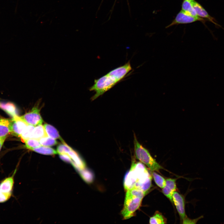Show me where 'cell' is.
Instances as JSON below:
<instances>
[{"label":"cell","mask_w":224,"mask_h":224,"mask_svg":"<svg viewBox=\"0 0 224 224\" xmlns=\"http://www.w3.org/2000/svg\"><path fill=\"white\" fill-rule=\"evenodd\" d=\"M62 142L63 144L58 145L57 148V154L59 155L64 153L68 154L72 150L64 141Z\"/></svg>","instance_id":"d4e9b609"},{"label":"cell","mask_w":224,"mask_h":224,"mask_svg":"<svg viewBox=\"0 0 224 224\" xmlns=\"http://www.w3.org/2000/svg\"><path fill=\"white\" fill-rule=\"evenodd\" d=\"M60 158L63 161L71 164L72 161L68 154L64 153L59 154Z\"/></svg>","instance_id":"4316f807"},{"label":"cell","mask_w":224,"mask_h":224,"mask_svg":"<svg viewBox=\"0 0 224 224\" xmlns=\"http://www.w3.org/2000/svg\"><path fill=\"white\" fill-rule=\"evenodd\" d=\"M182 10L186 13L194 16H198L191 2L184 0L182 4Z\"/></svg>","instance_id":"ac0fdd59"},{"label":"cell","mask_w":224,"mask_h":224,"mask_svg":"<svg viewBox=\"0 0 224 224\" xmlns=\"http://www.w3.org/2000/svg\"><path fill=\"white\" fill-rule=\"evenodd\" d=\"M0 108L12 118L18 115L16 107L12 102H0Z\"/></svg>","instance_id":"5bb4252c"},{"label":"cell","mask_w":224,"mask_h":224,"mask_svg":"<svg viewBox=\"0 0 224 224\" xmlns=\"http://www.w3.org/2000/svg\"><path fill=\"white\" fill-rule=\"evenodd\" d=\"M68 154L72 160L71 164L78 172L86 169L85 162L77 152L72 149Z\"/></svg>","instance_id":"30bf717a"},{"label":"cell","mask_w":224,"mask_h":224,"mask_svg":"<svg viewBox=\"0 0 224 224\" xmlns=\"http://www.w3.org/2000/svg\"><path fill=\"white\" fill-rule=\"evenodd\" d=\"M20 117L28 124L34 126L41 124L43 122L40 110L37 107H34L30 112Z\"/></svg>","instance_id":"8992f818"},{"label":"cell","mask_w":224,"mask_h":224,"mask_svg":"<svg viewBox=\"0 0 224 224\" xmlns=\"http://www.w3.org/2000/svg\"><path fill=\"white\" fill-rule=\"evenodd\" d=\"M189 1H190V2H192L194 1V0H187Z\"/></svg>","instance_id":"f1b7e54d"},{"label":"cell","mask_w":224,"mask_h":224,"mask_svg":"<svg viewBox=\"0 0 224 224\" xmlns=\"http://www.w3.org/2000/svg\"><path fill=\"white\" fill-rule=\"evenodd\" d=\"M152 177L145 166L141 162L133 161L130 170L124 180L125 190L136 188L147 192L152 187Z\"/></svg>","instance_id":"7a4b0ae2"},{"label":"cell","mask_w":224,"mask_h":224,"mask_svg":"<svg viewBox=\"0 0 224 224\" xmlns=\"http://www.w3.org/2000/svg\"><path fill=\"white\" fill-rule=\"evenodd\" d=\"M134 146L136 158L147 166L151 171L159 172L160 170L163 169L152 156L148 151L139 142L134 134Z\"/></svg>","instance_id":"277c9868"},{"label":"cell","mask_w":224,"mask_h":224,"mask_svg":"<svg viewBox=\"0 0 224 224\" xmlns=\"http://www.w3.org/2000/svg\"><path fill=\"white\" fill-rule=\"evenodd\" d=\"M7 136L0 137V151Z\"/></svg>","instance_id":"83f0119b"},{"label":"cell","mask_w":224,"mask_h":224,"mask_svg":"<svg viewBox=\"0 0 224 224\" xmlns=\"http://www.w3.org/2000/svg\"><path fill=\"white\" fill-rule=\"evenodd\" d=\"M147 194V192L135 188L127 190L124 206L121 212L124 219H128L134 215Z\"/></svg>","instance_id":"3957f363"},{"label":"cell","mask_w":224,"mask_h":224,"mask_svg":"<svg viewBox=\"0 0 224 224\" xmlns=\"http://www.w3.org/2000/svg\"><path fill=\"white\" fill-rule=\"evenodd\" d=\"M39 140L41 145L45 146H54L58 143L55 139L49 136L42 138Z\"/></svg>","instance_id":"603a6c76"},{"label":"cell","mask_w":224,"mask_h":224,"mask_svg":"<svg viewBox=\"0 0 224 224\" xmlns=\"http://www.w3.org/2000/svg\"><path fill=\"white\" fill-rule=\"evenodd\" d=\"M172 201L174 203L182 222L187 217L185 210L184 201L182 196L177 191L172 195Z\"/></svg>","instance_id":"9c48e42d"},{"label":"cell","mask_w":224,"mask_h":224,"mask_svg":"<svg viewBox=\"0 0 224 224\" xmlns=\"http://www.w3.org/2000/svg\"><path fill=\"white\" fill-rule=\"evenodd\" d=\"M203 217V215H202L197 218L194 219H191L186 217L182 221L183 224H196L197 222L200 219Z\"/></svg>","instance_id":"484cf974"},{"label":"cell","mask_w":224,"mask_h":224,"mask_svg":"<svg viewBox=\"0 0 224 224\" xmlns=\"http://www.w3.org/2000/svg\"><path fill=\"white\" fill-rule=\"evenodd\" d=\"M44 126L49 137L54 139H59L62 142L63 141L59 135L58 131L53 126L47 124H44Z\"/></svg>","instance_id":"e0dca14e"},{"label":"cell","mask_w":224,"mask_h":224,"mask_svg":"<svg viewBox=\"0 0 224 224\" xmlns=\"http://www.w3.org/2000/svg\"><path fill=\"white\" fill-rule=\"evenodd\" d=\"M26 148L29 150L33 148L39 147L41 146L39 140L33 138H29L26 140L24 142Z\"/></svg>","instance_id":"7402d4cb"},{"label":"cell","mask_w":224,"mask_h":224,"mask_svg":"<svg viewBox=\"0 0 224 224\" xmlns=\"http://www.w3.org/2000/svg\"><path fill=\"white\" fill-rule=\"evenodd\" d=\"M197 21H201L204 22L205 20L198 16H194L189 15L182 10L177 14L172 22L166 28L175 25L190 23Z\"/></svg>","instance_id":"52a82bcc"},{"label":"cell","mask_w":224,"mask_h":224,"mask_svg":"<svg viewBox=\"0 0 224 224\" xmlns=\"http://www.w3.org/2000/svg\"><path fill=\"white\" fill-rule=\"evenodd\" d=\"M191 3L195 9L198 16L208 19L215 25H218L214 21V19L211 16L203 7L194 0Z\"/></svg>","instance_id":"7c38bea8"},{"label":"cell","mask_w":224,"mask_h":224,"mask_svg":"<svg viewBox=\"0 0 224 224\" xmlns=\"http://www.w3.org/2000/svg\"><path fill=\"white\" fill-rule=\"evenodd\" d=\"M166 219L162 214L158 211H156L154 215L150 218V224H166Z\"/></svg>","instance_id":"d6986e66"},{"label":"cell","mask_w":224,"mask_h":224,"mask_svg":"<svg viewBox=\"0 0 224 224\" xmlns=\"http://www.w3.org/2000/svg\"><path fill=\"white\" fill-rule=\"evenodd\" d=\"M30 150L45 155H53L57 153V151L53 148L42 145L38 147L32 148Z\"/></svg>","instance_id":"2e32d148"},{"label":"cell","mask_w":224,"mask_h":224,"mask_svg":"<svg viewBox=\"0 0 224 224\" xmlns=\"http://www.w3.org/2000/svg\"><path fill=\"white\" fill-rule=\"evenodd\" d=\"M132 70L130 61L123 66L111 70L105 75L94 80L89 90L95 93L91 98L93 100L110 90L123 79Z\"/></svg>","instance_id":"6da1fadb"},{"label":"cell","mask_w":224,"mask_h":224,"mask_svg":"<svg viewBox=\"0 0 224 224\" xmlns=\"http://www.w3.org/2000/svg\"><path fill=\"white\" fill-rule=\"evenodd\" d=\"M176 179L168 178L166 180V184L162 189L163 194L172 201V195L176 189Z\"/></svg>","instance_id":"8fae6325"},{"label":"cell","mask_w":224,"mask_h":224,"mask_svg":"<svg viewBox=\"0 0 224 224\" xmlns=\"http://www.w3.org/2000/svg\"><path fill=\"white\" fill-rule=\"evenodd\" d=\"M152 175L156 184L162 189L166 184V180L161 175L154 171H152Z\"/></svg>","instance_id":"44dd1931"},{"label":"cell","mask_w":224,"mask_h":224,"mask_svg":"<svg viewBox=\"0 0 224 224\" xmlns=\"http://www.w3.org/2000/svg\"><path fill=\"white\" fill-rule=\"evenodd\" d=\"M17 167L12 175L3 179L0 182V203L8 201L12 196L14 183V178Z\"/></svg>","instance_id":"5b68a950"},{"label":"cell","mask_w":224,"mask_h":224,"mask_svg":"<svg viewBox=\"0 0 224 224\" xmlns=\"http://www.w3.org/2000/svg\"><path fill=\"white\" fill-rule=\"evenodd\" d=\"M46 136H48L44 125L40 124L35 126L31 138L39 140Z\"/></svg>","instance_id":"9a60e30c"},{"label":"cell","mask_w":224,"mask_h":224,"mask_svg":"<svg viewBox=\"0 0 224 224\" xmlns=\"http://www.w3.org/2000/svg\"><path fill=\"white\" fill-rule=\"evenodd\" d=\"M35 126L28 125L21 134L20 138L23 142L28 139L31 138Z\"/></svg>","instance_id":"ffe728a7"},{"label":"cell","mask_w":224,"mask_h":224,"mask_svg":"<svg viewBox=\"0 0 224 224\" xmlns=\"http://www.w3.org/2000/svg\"><path fill=\"white\" fill-rule=\"evenodd\" d=\"M82 179L88 183L91 182L93 180L92 173L86 169L78 172Z\"/></svg>","instance_id":"cb8c5ba5"},{"label":"cell","mask_w":224,"mask_h":224,"mask_svg":"<svg viewBox=\"0 0 224 224\" xmlns=\"http://www.w3.org/2000/svg\"><path fill=\"white\" fill-rule=\"evenodd\" d=\"M11 119L0 118V137L11 133Z\"/></svg>","instance_id":"4fadbf2b"},{"label":"cell","mask_w":224,"mask_h":224,"mask_svg":"<svg viewBox=\"0 0 224 224\" xmlns=\"http://www.w3.org/2000/svg\"><path fill=\"white\" fill-rule=\"evenodd\" d=\"M28 125L18 115L12 118L11 122V134L15 136L20 137Z\"/></svg>","instance_id":"ba28073f"}]
</instances>
